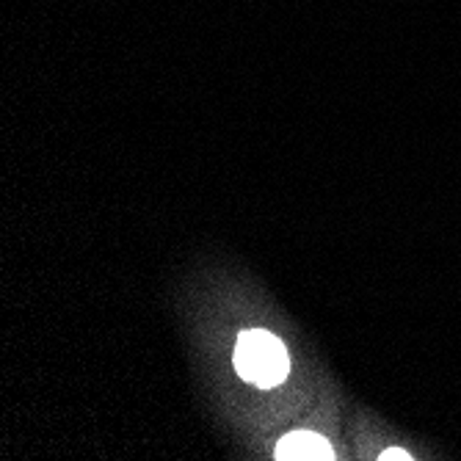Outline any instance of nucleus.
<instances>
[{"label":"nucleus","instance_id":"obj_1","mask_svg":"<svg viewBox=\"0 0 461 461\" xmlns=\"http://www.w3.org/2000/svg\"><path fill=\"white\" fill-rule=\"evenodd\" d=\"M235 367L240 373V379H246L249 384L271 390L287 379L290 359L279 338H274L271 331L263 329H251L238 338Z\"/></svg>","mask_w":461,"mask_h":461},{"label":"nucleus","instance_id":"obj_2","mask_svg":"<svg viewBox=\"0 0 461 461\" xmlns=\"http://www.w3.org/2000/svg\"><path fill=\"white\" fill-rule=\"evenodd\" d=\"M276 458L279 461H329L331 456V445L312 431H296L287 434L279 445H276Z\"/></svg>","mask_w":461,"mask_h":461},{"label":"nucleus","instance_id":"obj_3","mask_svg":"<svg viewBox=\"0 0 461 461\" xmlns=\"http://www.w3.org/2000/svg\"><path fill=\"white\" fill-rule=\"evenodd\" d=\"M382 458H384V461H390V458H398V461H406V458H411V456H409L406 450H384V453H382Z\"/></svg>","mask_w":461,"mask_h":461}]
</instances>
